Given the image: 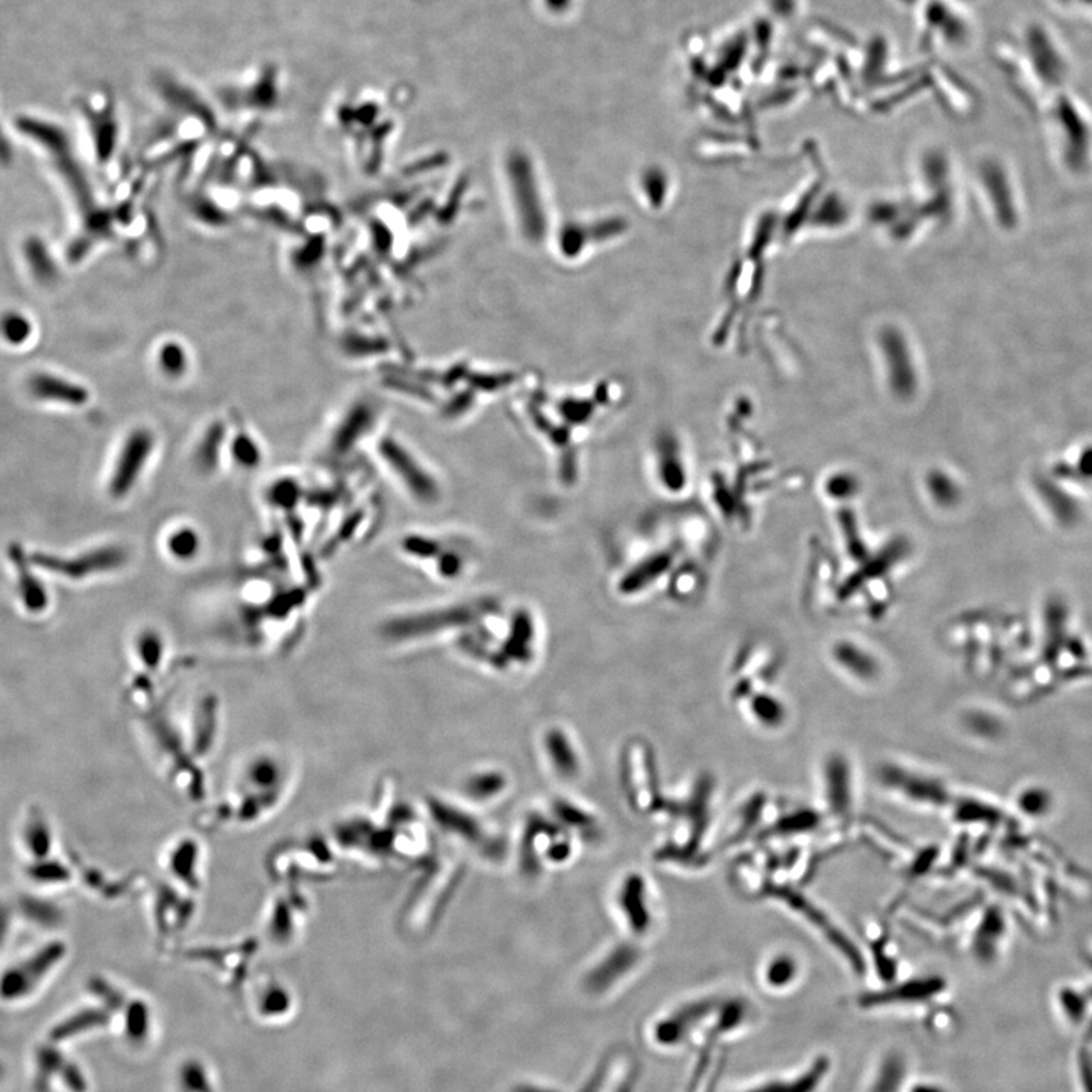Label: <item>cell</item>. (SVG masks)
Instances as JSON below:
<instances>
[{"instance_id": "obj_1", "label": "cell", "mask_w": 1092, "mask_h": 1092, "mask_svg": "<svg viewBox=\"0 0 1092 1092\" xmlns=\"http://www.w3.org/2000/svg\"><path fill=\"white\" fill-rule=\"evenodd\" d=\"M329 122L363 175L381 173L391 149L394 119L374 94L346 93L329 110Z\"/></svg>"}, {"instance_id": "obj_5", "label": "cell", "mask_w": 1092, "mask_h": 1092, "mask_svg": "<svg viewBox=\"0 0 1092 1092\" xmlns=\"http://www.w3.org/2000/svg\"><path fill=\"white\" fill-rule=\"evenodd\" d=\"M125 562V552L120 548H100L87 554L80 555L75 561H54V558H38L41 567L52 569V572L67 575L71 578L88 577L97 572L110 571L119 568Z\"/></svg>"}, {"instance_id": "obj_2", "label": "cell", "mask_w": 1092, "mask_h": 1092, "mask_svg": "<svg viewBox=\"0 0 1092 1092\" xmlns=\"http://www.w3.org/2000/svg\"><path fill=\"white\" fill-rule=\"evenodd\" d=\"M222 110L237 117L247 127L277 116L284 106V78L280 65L264 63L245 71L218 91Z\"/></svg>"}, {"instance_id": "obj_7", "label": "cell", "mask_w": 1092, "mask_h": 1092, "mask_svg": "<svg viewBox=\"0 0 1092 1092\" xmlns=\"http://www.w3.org/2000/svg\"><path fill=\"white\" fill-rule=\"evenodd\" d=\"M1018 809L1022 810L1025 815L1030 818H1044L1045 815L1052 812L1053 803L1052 794L1048 793L1045 787L1030 786L1026 787L1016 800Z\"/></svg>"}, {"instance_id": "obj_6", "label": "cell", "mask_w": 1092, "mask_h": 1092, "mask_svg": "<svg viewBox=\"0 0 1092 1092\" xmlns=\"http://www.w3.org/2000/svg\"><path fill=\"white\" fill-rule=\"evenodd\" d=\"M152 362L160 377L168 381H182L193 369V352L188 343L176 336L160 337L152 348Z\"/></svg>"}, {"instance_id": "obj_9", "label": "cell", "mask_w": 1092, "mask_h": 1092, "mask_svg": "<svg viewBox=\"0 0 1092 1092\" xmlns=\"http://www.w3.org/2000/svg\"><path fill=\"white\" fill-rule=\"evenodd\" d=\"M168 546L175 557L181 558V561L192 558L199 549L198 535L190 528L178 529V531L172 533V536H170Z\"/></svg>"}, {"instance_id": "obj_13", "label": "cell", "mask_w": 1092, "mask_h": 1092, "mask_svg": "<svg viewBox=\"0 0 1092 1092\" xmlns=\"http://www.w3.org/2000/svg\"><path fill=\"white\" fill-rule=\"evenodd\" d=\"M912 1092H944V1091L940 1090V1088H938V1087H933V1085H918V1087H915L914 1091H912Z\"/></svg>"}, {"instance_id": "obj_10", "label": "cell", "mask_w": 1092, "mask_h": 1092, "mask_svg": "<svg viewBox=\"0 0 1092 1092\" xmlns=\"http://www.w3.org/2000/svg\"><path fill=\"white\" fill-rule=\"evenodd\" d=\"M232 453L241 466H255L260 462V448L250 434L240 433L235 436L232 441Z\"/></svg>"}, {"instance_id": "obj_4", "label": "cell", "mask_w": 1092, "mask_h": 1092, "mask_svg": "<svg viewBox=\"0 0 1092 1092\" xmlns=\"http://www.w3.org/2000/svg\"><path fill=\"white\" fill-rule=\"evenodd\" d=\"M382 459L394 469V472L402 480L408 490L422 501H433L436 499V484L428 476L427 470L411 457L397 441L387 439L382 441Z\"/></svg>"}, {"instance_id": "obj_12", "label": "cell", "mask_w": 1092, "mask_h": 1092, "mask_svg": "<svg viewBox=\"0 0 1092 1092\" xmlns=\"http://www.w3.org/2000/svg\"><path fill=\"white\" fill-rule=\"evenodd\" d=\"M816 1079H818V1074H816L815 1071L812 1072V1074L807 1075L804 1081L797 1082V1084L791 1085V1087H774L770 1088V1090H765L764 1088V1090L754 1092H810L812 1091V1088L815 1087L816 1082H818Z\"/></svg>"}, {"instance_id": "obj_3", "label": "cell", "mask_w": 1092, "mask_h": 1092, "mask_svg": "<svg viewBox=\"0 0 1092 1092\" xmlns=\"http://www.w3.org/2000/svg\"><path fill=\"white\" fill-rule=\"evenodd\" d=\"M155 437L146 428H139L127 436L110 480V492L114 498L125 496L134 484L139 482L147 460L152 456Z\"/></svg>"}, {"instance_id": "obj_8", "label": "cell", "mask_w": 1092, "mask_h": 1092, "mask_svg": "<svg viewBox=\"0 0 1092 1092\" xmlns=\"http://www.w3.org/2000/svg\"><path fill=\"white\" fill-rule=\"evenodd\" d=\"M904 1065L901 1059L889 1058L883 1064L875 1087L872 1092H897L903 1082Z\"/></svg>"}, {"instance_id": "obj_11", "label": "cell", "mask_w": 1092, "mask_h": 1092, "mask_svg": "<svg viewBox=\"0 0 1092 1092\" xmlns=\"http://www.w3.org/2000/svg\"><path fill=\"white\" fill-rule=\"evenodd\" d=\"M793 964L787 960H776L773 966L770 967V973H768V980L771 985H786L787 980L793 979L794 976Z\"/></svg>"}]
</instances>
